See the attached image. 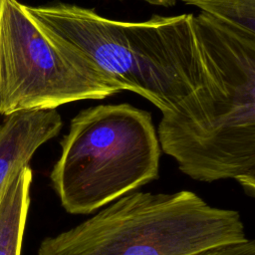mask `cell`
<instances>
[{"instance_id":"obj_1","label":"cell","mask_w":255,"mask_h":255,"mask_svg":"<svg viewBox=\"0 0 255 255\" xmlns=\"http://www.w3.org/2000/svg\"><path fill=\"white\" fill-rule=\"evenodd\" d=\"M24 8L52 42L160 110L159 142L207 122L218 86L204 62L193 14L127 22L73 4Z\"/></svg>"},{"instance_id":"obj_2","label":"cell","mask_w":255,"mask_h":255,"mask_svg":"<svg viewBox=\"0 0 255 255\" xmlns=\"http://www.w3.org/2000/svg\"><path fill=\"white\" fill-rule=\"evenodd\" d=\"M247 240L237 210L210 205L190 190H134L44 238L37 255H197Z\"/></svg>"},{"instance_id":"obj_3","label":"cell","mask_w":255,"mask_h":255,"mask_svg":"<svg viewBox=\"0 0 255 255\" xmlns=\"http://www.w3.org/2000/svg\"><path fill=\"white\" fill-rule=\"evenodd\" d=\"M206 67L218 86L207 122L160 143L179 170L213 182L232 178L255 195V33L212 17L194 16Z\"/></svg>"},{"instance_id":"obj_4","label":"cell","mask_w":255,"mask_h":255,"mask_svg":"<svg viewBox=\"0 0 255 255\" xmlns=\"http://www.w3.org/2000/svg\"><path fill=\"white\" fill-rule=\"evenodd\" d=\"M160 145L149 113L129 104L81 111L50 172L66 212L86 215L159 177Z\"/></svg>"},{"instance_id":"obj_5","label":"cell","mask_w":255,"mask_h":255,"mask_svg":"<svg viewBox=\"0 0 255 255\" xmlns=\"http://www.w3.org/2000/svg\"><path fill=\"white\" fill-rule=\"evenodd\" d=\"M124 89L40 30L18 0H5L0 40V115L102 100Z\"/></svg>"},{"instance_id":"obj_6","label":"cell","mask_w":255,"mask_h":255,"mask_svg":"<svg viewBox=\"0 0 255 255\" xmlns=\"http://www.w3.org/2000/svg\"><path fill=\"white\" fill-rule=\"evenodd\" d=\"M62 128L56 109L22 111L5 116L0 124V195L9 180L36 150L55 137Z\"/></svg>"},{"instance_id":"obj_7","label":"cell","mask_w":255,"mask_h":255,"mask_svg":"<svg viewBox=\"0 0 255 255\" xmlns=\"http://www.w3.org/2000/svg\"><path fill=\"white\" fill-rule=\"evenodd\" d=\"M33 172L20 169L0 195V255H20L30 205Z\"/></svg>"},{"instance_id":"obj_8","label":"cell","mask_w":255,"mask_h":255,"mask_svg":"<svg viewBox=\"0 0 255 255\" xmlns=\"http://www.w3.org/2000/svg\"><path fill=\"white\" fill-rule=\"evenodd\" d=\"M212 17L255 33V0H181Z\"/></svg>"},{"instance_id":"obj_9","label":"cell","mask_w":255,"mask_h":255,"mask_svg":"<svg viewBox=\"0 0 255 255\" xmlns=\"http://www.w3.org/2000/svg\"><path fill=\"white\" fill-rule=\"evenodd\" d=\"M197 255H255V241L249 239L243 243L220 246Z\"/></svg>"},{"instance_id":"obj_10","label":"cell","mask_w":255,"mask_h":255,"mask_svg":"<svg viewBox=\"0 0 255 255\" xmlns=\"http://www.w3.org/2000/svg\"><path fill=\"white\" fill-rule=\"evenodd\" d=\"M148 4L162 7H172L176 4L177 0H142Z\"/></svg>"},{"instance_id":"obj_11","label":"cell","mask_w":255,"mask_h":255,"mask_svg":"<svg viewBox=\"0 0 255 255\" xmlns=\"http://www.w3.org/2000/svg\"><path fill=\"white\" fill-rule=\"evenodd\" d=\"M4 2L5 0H0V40H1V23H2V13H3Z\"/></svg>"}]
</instances>
